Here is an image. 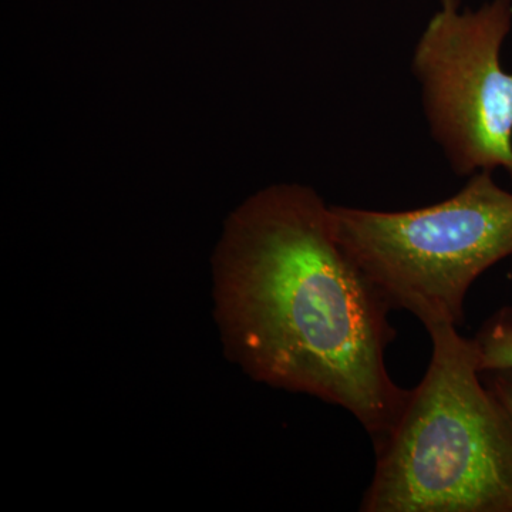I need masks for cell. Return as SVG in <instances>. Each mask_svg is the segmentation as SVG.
Here are the masks:
<instances>
[{
	"mask_svg": "<svg viewBox=\"0 0 512 512\" xmlns=\"http://www.w3.org/2000/svg\"><path fill=\"white\" fill-rule=\"evenodd\" d=\"M426 375L375 441L363 512H512V417L478 372L473 340L426 328Z\"/></svg>",
	"mask_w": 512,
	"mask_h": 512,
	"instance_id": "obj_2",
	"label": "cell"
},
{
	"mask_svg": "<svg viewBox=\"0 0 512 512\" xmlns=\"http://www.w3.org/2000/svg\"><path fill=\"white\" fill-rule=\"evenodd\" d=\"M511 29L512 0L444 5L414 47L431 137L457 175L501 168L512 180V73L501 63Z\"/></svg>",
	"mask_w": 512,
	"mask_h": 512,
	"instance_id": "obj_4",
	"label": "cell"
},
{
	"mask_svg": "<svg viewBox=\"0 0 512 512\" xmlns=\"http://www.w3.org/2000/svg\"><path fill=\"white\" fill-rule=\"evenodd\" d=\"M440 6L444 5H456V3H460V0H439Z\"/></svg>",
	"mask_w": 512,
	"mask_h": 512,
	"instance_id": "obj_7",
	"label": "cell"
},
{
	"mask_svg": "<svg viewBox=\"0 0 512 512\" xmlns=\"http://www.w3.org/2000/svg\"><path fill=\"white\" fill-rule=\"evenodd\" d=\"M330 208L353 261L392 309L413 313L424 328L464 325L471 285L512 255V192L491 171L416 210Z\"/></svg>",
	"mask_w": 512,
	"mask_h": 512,
	"instance_id": "obj_3",
	"label": "cell"
},
{
	"mask_svg": "<svg viewBox=\"0 0 512 512\" xmlns=\"http://www.w3.org/2000/svg\"><path fill=\"white\" fill-rule=\"evenodd\" d=\"M215 271L225 342L249 375L342 407L373 441L389 433L409 396L386 365L392 306L340 244L318 192L272 185L245 201Z\"/></svg>",
	"mask_w": 512,
	"mask_h": 512,
	"instance_id": "obj_1",
	"label": "cell"
},
{
	"mask_svg": "<svg viewBox=\"0 0 512 512\" xmlns=\"http://www.w3.org/2000/svg\"><path fill=\"white\" fill-rule=\"evenodd\" d=\"M473 340L478 372L512 369V308L505 306L481 326Z\"/></svg>",
	"mask_w": 512,
	"mask_h": 512,
	"instance_id": "obj_5",
	"label": "cell"
},
{
	"mask_svg": "<svg viewBox=\"0 0 512 512\" xmlns=\"http://www.w3.org/2000/svg\"><path fill=\"white\" fill-rule=\"evenodd\" d=\"M481 377L512 417V369L483 373Z\"/></svg>",
	"mask_w": 512,
	"mask_h": 512,
	"instance_id": "obj_6",
	"label": "cell"
}]
</instances>
